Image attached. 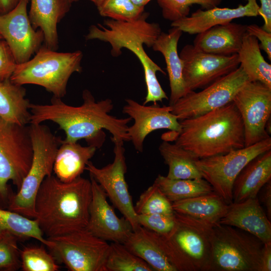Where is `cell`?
Returning <instances> with one entry per match:
<instances>
[{"instance_id":"6da1fadb","label":"cell","mask_w":271,"mask_h":271,"mask_svg":"<svg viewBox=\"0 0 271 271\" xmlns=\"http://www.w3.org/2000/svg\"><path fill=\"white\" fill-rule=\"evenodd\" d=\"M83 103L78 106L69 105L61 98L53 97L47 104L30 103V123L39 124L51 121L58 124L65 134L66 142H77L84 139L88 145L97 149L103 145L108 130L111 140L129 141L127 133L130 117L118 118L109 114L113 108L112 100L106 98L96 101L91 92L83 91Z\"/></svg>"},{"instance_id":"7a4b0ae2","label":"cell","mask_w":271,"mask_h":271,"mask_svg":"<svg viewBox=\"0 0 271 271\" xmlns=\"http://www.w3.org/2000/svg\"><path fill=\"white\" fill-rule=\"evenodd\" d=\"M91 199L90 180L80 176L63 182L51 175L45 178L37 192L34 219L47 238L84 229Z\"/></svg>"},{"instance_id":"3957f363","label":"cell","mask_w":271,"mask_h":271,"mask_svg":"<svg viewBox=\"0 0 271 271\" xmlns=\"http://www.w3.org/2000/svg\"><path fill=\"white\" fill-rule=\"evenodd\" d=\"M175 144L199 159L227 154L245 147L241 115L231 102L202 115L179 121Z\"/></svg>"},{"instance_id":"277c9868","label":"cell","mask_w":271,"mask_h":271,"mask_svg":"<svg viewBox=\"0 0 271 271\" xmlns=\"http://www.w3.org/2000/svg\"><path fill=\"white\" fill-rule=\"evenodd\" d=\"M148 16V13L144 12L138 19L129 22L105 20L104 25L107 28L100 24L92 25L85 37L87 40L96 39L108 43L113 57L120 55L122 48L127 49L134 54L144 70L147 87L145 105L150 102L156 104L168 99L157 77V72L165 75L166 73L149 57L143 48V44L152 47L162 33L158 24L147 22Z\"/></svg>"},{"instance_id":"5b68a950","label":"cell","mask_w":271,"mask_h":271,"mask_svg":"<svg viewBox=\"0 0 271 271\" xmlns=\"http://www.w3.org/2000/svg\"><path fill=\"white\" fill-rule=\"evenodd\" d=\"M176 225L168 235H153L177 271H209L213 225L174 211Z\"/></svg>"},{"instance_id":"8992f818","label":"cell","mask_w":271,"mask_h":271,"mask_svg":"<svg viewBox=\"0 0 271 271\" xmlns=\"http://www.w3.org/2000/svg\"><path fill=\"white\" fill-rule=\"evenodd\" d=\"M80 51L58 52L42 46L34 57L18 64L10 80L18 85L35 84L43 87L53 97L62 98L66 94L71 75L82 71Z\"/></svg>"},{"instance_id":"52a82bcc","label":"cell","mask_w":271,"mask_h":271,"mask_svg":"<svg viewBox=\"0 0 271 271\" xmlns=\"http://www.w3.org/2000/svg\"><path fill=\"white\" fill-rule=\"evenodd\" d=\"M33 158L30 169L18 192L11 195L8 210L27 218H35V201L37 192L43 180L51 176L56 155L61 144L60 138L55 136L46 125L30 123Z\"/></svg>"},{"instance_id":"ba28073f","label":"cell","mask_w":271,"mask_h":271,"mask_svg":"<svg viewBox=\"0 0 271 271\" xmlns=\"http://www.w3.org/2000/svg\"><path fill=\"white\" fill-rule=\"evenodd\" d=\"M263 245L248 232L218 223L213 227L209 271H260Z\"/></svg>"},{"instance_id":"9c48e42d","label":"cell","mask_w":271,"mask_h":271,"mask_svg":"<svg viewBox=\"0 0 271 271\" xmlns=\"http://www.w3.org/2000/svg\"><path fill=\"white\" fill-rule=\"evenodd\" d=\"M32 158L29 126L9 122L0 117V200L8 203L11 196L9 181L18 190L20 188Z\"/></svg>"},{"instance_id":"30bf717a","label":"cell","mask_w":271,"mask_h":271,"mask_svg":"<svg viewBox=\"0 0 271 271\" xmlns=\"http://www.w3.org/2000/svg\"><path fill=\"white\" fill-rule=\"evenodd\" d=\"M47 239L50 253L69 270L106 271L109 244L85 228Z\"/></svg>"},{"instance_id":"8fae6325","label":"cell","mask_w":271,"mask_h":271,"mask_svg":"<svg viewBox=\"0 0 271 271\" xmlns=\"http://www.w3.org/2000/svg\"><path fill=\"white\" fill-rule=\"evenodd\" d=\"M270 150V137L225 154L199 159L196 164L202 178L229 204L232 203L233 185L238 174L250 161Z\"/></svg>"},{"instance_id":"7c38bea8","label":"cell","mask_w":271,"mask_h":271,"mask_svg":"<svg viewBox=\"0 0 271 271\" xmlns=\"http://www.w3.org/2000/svg\"><path fill=\"white\" fill-rule=\"evenodd\" d=\"M250 81L241 66L199 92L192 91L170 105L179 121L194 117L231 102L237 92Z\"/></svg>"},{"instance_id":"4fadbf2b","label":"cell","mask_w":271,"mask_h":271,"mask_svg":"<svg viewBox=\"0 0 271 271\" xmlns=\"http://www.w3.org/2000/svg\"><path fill=\"white\" fill-rule=\"evenodd\" d=\"M114 144L112 163L102 167H96L89 161L85 168L100 185L114 206L130 223L132 230L141 226L125 179L126 165L123 142L111 140Z\"/></svg>"},{"instance_id":"5bb4252c","label":"cell","mask_w":271,"mask_h":271,"mask_svg":"<svg viewBox=\"0 0 271 271\" xmlns=\"http://www.w3.org/2000/svg\"><path fill=\"white\" fill-rule=\"evenodd\" d=\"M232 102L242 120L245 147L270 137L266 125L271 115V88L258 81H249L237 92Z\"/></svg>"},{"instance_id":"9a60e30c","label":"cell","mask_w":271,"mask_h":271,"mask_svg":"<svg viewBox=\"0 0 271 271\" xmlns=\"http://www.w3.org/2000/svg\"><path fill=\"white\" fill-rule=\"evenodd\" d=\"M179 56L183 62V75L188 90L204 88L239 67L237 54L223 56L206 53L193 45H186Z\"/></svg>"},{"instance_id":"2e32d148","label":"cell","mask_w":271,"mask_h":271,"mask_svg":"<svg viewBox=\"0 0 271 271\" xmlns=\"http://www.w3.org/2000/svg\"><path fill=\"white\" fill-rule=\"evenodd\" d=\"M30 0H20L9 13L0 15V34L11 48L17 64L29 60L44 42L40 29L32 26L27 11Z\"/></svg>"},{"instance_id":"e0dca14e","label":"cell","mask_w":271,"mask_h":271,"mask_svg":"<svg viewBox=\"0 0 271 271\" xmlns=\"http://www.w3.org/2000/svg\"><path fill=\"white\" fill-rule=\"evenodd\" d=\"M122 112L129 116L134 122L128 126L127 133L139 152L144 150V143L147 136L160 129H167L175 133L181 129L177 117L171 112V106L141 104L131 99H126Z\"/></svg>"},{"instance_id":"ac0fdd59","label":"cell","mask_w":271,"mask_h":271,"mask_svg":"<svg viewBox=\"0 0 271 271\" xmlns=\"http://www.w3.org/2000/svg\"><path fill=\"white\" fill-rule=\"evenodd\" d=\"M92 199L88 222L85 229L105 241L123 243L133 230L123 217L119 218L107 200V195L100 185L90 175Z\"/></svg>"},{"instance_id":"d6986e66","label":"cell","mask_w":271,"mask_h":271,"mask_svg":"<svg viewBox=\"0 0 271 271\" xmlns=\"http://www.w3.org/2000/svg\"><path fill=\"white\" fill-rule=\"evenodd\" d=\"M245 5L235 8H218L198 9L190 16L172 22L171 26L177 27L183 32L198 34L219 25L228 24L236 19L258 16L259 6L256 0H246Z\"/></svg>"},{"instance_id":"ffe728a7","label":"cell","mask_w":271,"mask_h":271,"mask_svg":"<svg viewBox=\"0 0 271 271\" xmlns=\"http://www.w3.org/2000/svg\"><path fill=\"white\" fill-rule=\"evenodd\" d=\"M219 223L236 227L271 243V223L257 197L229 204Z\"/></svg>"},{"instance_id":"44dd1931","label":"cell","mask_w":271,"mask_h":271,"mask_svg":"<svg viewBox=\"0 0 271 271\" xmlns=\"http://www.w3.org/2000/svg\"><path fill=\"white\" fill-rule=\"evenodd\" d=\"M28 13L30 22L35 30L40 29L44 36V46L56 51L59 39L57 25L69 12L70 0H30Z\"/></svg>"},{"instance_id":"7402d4cb","label":"cell","mask_w":271,"mask_h":271,"mask_svg":"<svg viewBox=\"0 0 271 271\" xmlns=\"http://www.w3.org/2000/svg\"><path fill=\"white\" fill-rule=\"evenodd\" d=\"M182 33L178 28L172 27L168 33L162 32L152 46L154 51L163 55L166 62L171 90L169 105L190 92L184 79L183 62L177 49Z\"/></svg>"},{"instance_id":"603a6c76","label":"cell","mask_w":271,"mask_h":271,"mask_svg":"<svg viewBox=\"0 0 271 271\" xmlns=\"http://www.w3.org/2000/svg\"><path fill=\"white\" fill-rule=\"evenodd\" d=\"M246 34V25L230 22L197 34L194 46L202 51L223 56L237 54Z\"/></svg>"},{"instance_id":"cb8c5ba5","label":"cell","mask_w":271,"mask_h":271,"mask_svg":"<svg viewBox=\"0 0 271 271\" xmlns=\"http://www.w3.org/2000/svg\"><path fill=\"white\" fill-rule=\"evenodd\" d=\"M271 180V150L250 161L235 179L232 188V202L257 197L262 187Z\"/></svg>"},{"instance_id":"d4e9b609","label":"cell","mask_w":271,"mask_h":271,"mask_svg":"<svg viewBox=\"0 0 271 271\" xmlns=\"http://www.w3.org/2000/svg\"><path fill=\"white\" fill-rule=\"evenodd\" d=\"M96 150L92 145L82 146L77 142L61 140L53 166L55 176L63 182H70L80 177Z\"/></svg>"},{"instance_id":"484cf974","label":"cell","mask_w":271,"mask_h":271,"mask_svg":"<svg viewBox=\"0 0 271 271\" xmlns=\"http://www.w3.org/2000/svg\"><path fill=\"white\" fill-rule=\"evenodd\" d=\"M228 206L223 198L214 191L172 203L175 212L213 225L219 223Z\"/></svg>"},{"instance_id":"4316f807","label":"cell","mask_w":271,"mask_h":271,"mask_svg":"<svg viewBox=\"0 0 271 271\" xmlns=\"http://www.w3.org/2000/svg\"><path fill=\"white\" fill-rule=\"evenodd\" d=\"M26 90L10 79L0 82V117L22 126L30 123L29 100Z\"/></svg>"},{"instance_id":"83f0119b","label":"cell","mask_w":271,"mask_h":271,"mask_svg":"<svg viewBox=\"0 0 271 271\" xmlns=\"http://www.w3.org/2000/svg\"><path fill=\"white\" fill-rule=\"evenodd\" d=\"M123 244L154 270L177 271L161 249L152 231L140 226L132 231Z\"/></svg>"},{"instance_id":"f1b7e54d","label":"cell","mask_w":271,"mask_h":271,"mask_svg":"<svg viewBox=\"0 0 271 271\" xmlns=\"http://www.w3.org/2000/svg\"><path fill=\"white\" fill-rule=\"evenodd\" d=\"M159 150L164 162L169 167L166 176L171 179L203 178L196 163L199 158L190 151L176 144L164 141Z\"/></svg>"},{"instance_id":"f546056e","label":"cell","mask_w":271,"mask_h":271,"mask_svg":"<svg viewBox=\"0 0 271 271\" xmlns=\"http://www.w3.org/2000/svg\"><path fill=\"white\" fill-rule=\"evenodd\" d=\"M260 50L258 40L246 33L237 53L240 66L250 81H258L271 88V65Z\"/></svg>"},{"instance_id":"4dcf8cb0","label":"cell","mask_w":271,"mask_h":271,"mask_svg":"<svg viewBox=\"0 0 271 271\" xmlns=\"http://www.w3.org/2000/svg\"><path fill=\"white\" fill-rule=\"evenodd\" d=\"M154 183L172 203L214 191L211 185L203 178L171 179L159 175Z\"/></svg>"},{"instance_id":"1f68e13d","label":"cell","mask_w":271,"mask_h":271,"mask_svg":"<svg viewBox=\"0 0 271 271\" xmlns=\"http://www.w3.org/2000/svg\"><path fill=\"white\" fill-rule=\"evenodd\" d=\"M8 234H12L19 239L33 238L46 246L49 242L35 219L0 208V238Z\"/></svg>"},{"instance_id":"d6a6232c","label":"cell","mask_w":271,"mask_h":271,"mask_svg":"<svg viewBox=\"0 0 271 271\" xmlns=\"http://www.w3.org/2000/svg\"><path fill=\"white\" fill-rule=\"evenodd\" d=\"M106 271H154L143 259L123 244L112 242L106 262Z\"/></svg>"},{"instance_id":"836d02e7","label":"cell","mask_w":271,"mask_h":271,"mask_svg":"<svg viewBox=\"0 0 271 271\" xmlns=\"http://www.w3.org/2000/svg\"><path fill=\"white\" fill-rule=\"evenodd\" d=\"M96 7L101 16L119 21L136 20L145 12V7L137 6L131 0H102Z\"/></svg>"},{"instance_id":"e575fe53","label":"cell","mask_w":271,"mask_h":271,"mask_svg":"<svg viewBox=\"0 0 271 271\" xmlns=\"http://www.w3.org/2000/svg\"><path fill=\"white\" fill-rule=\"evenodd\" d=\"M134 209L137 214L174 213L172 203L154 183L140 195Z\"/></svg>"},{"instance_id":"d590c367","label":"cell","mask_w":271,"mask_h":271,"mask_svg":"<svg viewBox=\"0 0 271 271\" xmlns=\"http://www.w3.org/2000/svg\"><path fill=\"white\" fill-rule=\"evenodd\" d=\"M24 271H57L59 269L53 255L43 246H27L20 250Z\"/></svg>"},{"instance_id":"8d00e7d4","label":"cell","mask_w":271,"mask_h":271,"mask_svg":"<svg viewBox=\"0 0 271 271\" xmlns=\"http://www.w3.org/2000/svg\"><path fill=\"white\" fill-rule=\"evenodd\" d=\"M222 0H157L162 9V16L172 22L189 16L190 7L199 5L205 10L219 6Z\"/></svg>"},{"instance_id":"74e56055","label":"cell","mask_w":271,"mask_h":271,"mask_svg":"<svg viewBox=\"0 0 271 271\" xmlns=\"http://www.w3.org/2000/svg\"><path fill=\"white\" fill-rule=\"evenodd\" d=\"M19 238L8 234L0 238V270L15 271L21 267Z\"/></svg>"},{"instance_id":"f35d334b","label":"cell","mask_w":271,"mask_h":271,"mask_svg":"<svg viewBox=\"0 0 271 271\" xmlns=\"http://www.w3.org/2000/svg\"><path fill=\"white\" fill-rule=\"evenodd\" d=\"M138 220L141 226L163 235H169L176 225L175 213L138 214Z\"/></svg>"},{"instance_id":"ab89813d","label":"cell","mask_w":271,"mask_h":271,"mask_svg":"<svg viewBox=\"0 0 271 271\" xmlns=\"http://www.w3.org/2000/svg\"><path fill=\"white\" fill-rule=\"evenodd\" d=\"M17 64L8 44L0 39V82L10 79Z\"/></svg>"},{"instance_id":"60d3db41","label":"cell","mask_w":271,"mask_h":271,"mask_svg":"<svg viewBox=\"0 0 271 271\" xmlns=\"http://www.w3.org/2000/svg\"><path fill=\"white\" fill-rule=\"evenodd\" d=\"M246 33L255 37L260 41L259 47L271 60V32L264 30L262 27L255 24L246 25Z\"/></svg>"},{"instance_id":"b9f144b4","label":"cell","mask_w":271,"mask_h":271,"mask_svg":"<svg viewBox=\"0 0 271 271\" xmlns=\"http://www.w3.org/2000/svg\"><path fill=\"white\" fill-rule=\"evenodd\" d=\"M260 6L258 9V15L263 20L262 28L265 31L271 32V0H259Z\"/></svg>"},{"instance_id":"7bdbcfd3","label":"cell","mask_w":271,"mask_h":271,"mask_svg":"<svg viewBox=\"0 0 271 271\" xmlns=\"http://www.w3.org/2000/svg\"><path fill=\"white\" fill-rule=\"evenodd\" d=\"M260 201L266 208V215L271 220V180L266 183L260 189Z\"/></svg>"},{"instance_id":"ee69618b","label":"cell","mask_w":271,"mask_h":271,"mask_svg":"<svg viewBox=\"0 0 271 271\" xmlns=\"http://www.w3.org/2000/svg\"><path fill=\"white\" fill-rule=\"evenodd\" d=\"M271 270V243H264L263 245L260 271Z\"/></svg>"},{"instance_id":"f6af8a7d","label":"cell","mask_w":271,"mask_h":271,"mask_svg":"<svg viewBox=\"0 0 271 271\" xmlns=\"http://www.w3.org/2000/svg\"><path fill=\"white\" fill-rule=\"evenodd\" d=\"M20 0H0V15L6 14L14 9Z\"/></svg>"},{"instance_id":"bcb514c9","label":"cell","mask_w":271,"mask_h":271,"mask_svg":"<svg viewBox=\"0 0 271 271\" xmlns=\"http://www.w3.org/2000/svg\"><path fill=\"white\" fill-rule=\"evenodd\" d=\"M135 5L139 7H145L151 0H131Z\"/></svg>"},{"instance_id":"7dc6e473","label":"cell","mask_w":271,"mask_h":271,"mask_svg":"<svg viewBox=\"0 0 271 271\" xmlns=\"http://www.w3.org/2000/svg\"><path fill=\"white\" fill-rule=\"evenodd\" d=\"M78 0H70V1L71 2H76V1H77ZM91 2H92V3H94V4L97 6L100 2L102 0H89Z\"/></svg>"},{"instance_id":"c3c4849f","label":"cell","mask_w":271,"mask_h":271,"mask_svg":"<svg viewBox=\"0 0 271 271\" xmlns=\"http://www.w3.org/2000/svg\"><path fill=\"white\" fill-rule=\"evenodd\" d=\"M0 39H3L2 36L0 34Z\"/></svg>"}]
</instances>
